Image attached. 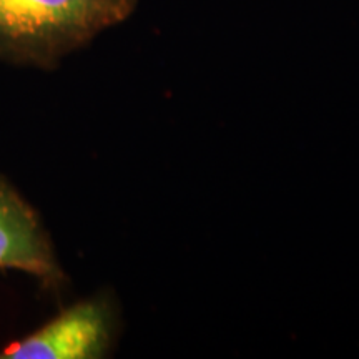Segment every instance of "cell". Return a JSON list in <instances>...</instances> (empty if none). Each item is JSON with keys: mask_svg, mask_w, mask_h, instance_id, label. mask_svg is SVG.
Wrapping results in <instances>:
<instances>
[{"mask_svg": "<svg viewBox=\"0 0 359 359\" xmlns=\"http://www.w3.org/2000/svg\"><path fill=\"white\" fill-rule=\"evenodd\" d=\"M138 0H0V62L57 69L103 30L122 24Z\"/></svg>", "mask_w": 359, "mask_h": 359, "instance_id": "cell-1", "label": "cell"}, {"mask_svg": "<svg viewBox=\"0 0 359 359\" xmlns=\"http://www.w3.org/2000/svg\"><path fill=\"white\" fill-rule=\"evenodd\" d=\"M116 311L107 296L72 304L34 333L12 341L0 359H98L110 353Z\"/></svg>", "mask_w": 359, "mask_h": 359, "instance_id": "cell-2", "label": "cell"}, {"mask_svg": "<svg viewBox=\"0 0 359 359\" xmlns=\"http://www.w3.org/2000/svg\"><path fill=\"white\" fill-rule=\"evenodd\" d=\"M0 269L27 273L52 293H60L67 285L42 218L4 177H0Z\"/></svg>", "mask_w": 359, "mask_h": 359, "instance_id": "cell-3", "label": "cell"}]
</instances>
